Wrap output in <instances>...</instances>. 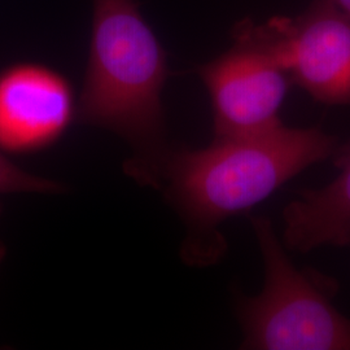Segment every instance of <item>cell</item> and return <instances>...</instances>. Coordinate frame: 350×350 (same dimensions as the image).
Segmentation results:
<instances>
[{"label":"cell","mask_w":350,"mask_h":350,"mask_svg":"<svg viewBox=\"0 0 350 350\" xmlns=\"http://www.w3.org/2000/svg\"><path fill=\"white\" fill-rule=\"evenodd\" d=\"M169 75L159 39L134 0H94V24L79 121L129 143L127 175L156 160L165 138L161 91Z\"/></svg>","instance_id":"cell-2"},{"label":"cell","mask_w":350,"mask_h":350,"mask_svg":"<svg viewBox=\"0 0 350 350\" xmlns=\"http://www.w3.org/2000/svg\"><path fill=\"white\" fill-rule=\"evenodd\" d=\"M248 25L292 83L322 104L350 107V17L334 0H314L293 18Z\"/></svg>","instance_id":"cell-4"},{"label":"cell","mask_w":350,"mask_h":350,"mask_svg":"<svg viewBox=\"0 0 350 350\" xmlns=\"http://www.w3.org/2000/svg\"><path fill=\"white\" fill-rule=\"evenodd\" d=\"M338 150L336 138L319 127L280 124L258 134L214 138L198 150L169 146L130 178L163 193L186 226L183 261L202 267L227 252L225 221L250 212Z\"/></svg>","instance_id":"cell-1"},{"label":"cell","mask_w":350,"mask_h":350,"mask_svg":"<svg viewBox=\"0 0 350 350\" xmlns=\"http://www.w3.org/2000/svg\"><path fill=\"white\" fill-rule=\"evenodd\" d=\"M73 116V95L62 75L29 64L0 75V150L46 148L63 135Z\"/></svg>","instance_id":"cell-6"},{"label":"cell","mask_w":350,"mask_h":350,"mask_svg":"<svg viewBox=\"0 0 350 350\" xmlns=\"http://www.w3.org/2000/svg\"><path fill=\"white\" fill-rule=\"evenodd\" d=\"M336 178L317 189H304L283 209V244L308 253L319 247H350V142L334 156Z\"/></svg>","instance_id":"cell-7"},{"label":"cell","mask_w":350,"mask_h":350,"mask_svg":"<svg viewBox=\"0 0 350 350\" xmlns=\"http://www.w3.org/2000/svg\"><path fill=\"white\" fill-rule=\"evenodd\" d=\"M265 267L257 296H237L241 349L350 350V319L332 304L336 283L291 262L273 222L250 217Z\"/></svg>","instance_id":"cell-3"},{"label":"cell","mask_w":350,"mask_h":350,"mask_svg":"<svg viewBox=\"0 0 350 350\" xmlns=\"http://www.w3.org/2000/svg\"><path fill=\"white\" fill-rule=\"evenodd\" d=\"M65 191L62 183L49 178L30 174L12 161L0 150V195L3 193H62Z\"/></svg>","instance_id":"cell-8"},{"label":"cell","mask_w":350,"mask_h":350,"mask_svg":"<svg viewBox=\"0 0 350 350\" xmlns=\"http://www.w3.org/2000/svg\"><path fill=\"white\" fill-rule=\"evenodd\" d=\"M334 1L350 17V0H334Z\"/></svg>","instance_id":"cell-9"},{"label":"cell","mask_w":350,"mask_h":350,"mask_svg":"<svg viewBox=\"0 0 350 350\" xmlns=\"http://www.w3.org/2000/svg\"><path fill=\"white\" fill-rule=\"evenodd\" d=\"M234 31V47L198 69L212 100L214 138L258 134L283 124L279 111L292 83L248 21Z\"/></svg>","instance_id":"cell-5"},{"label":"cell","mask_w":350,"mask_h":350,"mask_svg":"<svg viewBox=\"0 0 350 350\" xmlns=\"http://www.w3.org/2000/svg\"><path fill=\"white\" fill-rule=\"evenodd\" d=\"M0 211H1V208H0ZM5 254H7V252H5V247H4V245H3V243L0 241V267H1V263H3V261H4Z\"/></svg>","instance_id":"cell-10"}]
</instances>
